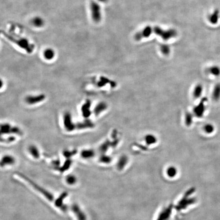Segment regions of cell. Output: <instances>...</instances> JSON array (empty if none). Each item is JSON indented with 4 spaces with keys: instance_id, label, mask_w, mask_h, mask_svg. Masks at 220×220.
I'll list each match as a JSON object with an SVG mask.
<instances>
[{
    "instance_id": "cell-21",
    "label": "cell",
    "mask_w": 220,
    "mask_h": 220,
    "mask_svg": "<svg viewBox=\"0 0 220 220\" xmlns=\"http://www.w3.org/2000/svg\"><path fill=\"white\" fill-rule=\"evenodd\" d=\"M55 52L51 48H48L43 52V56L45 59L48 60H50L54 58L55 57Z\"/></svg>"
},
{
    "instance_id": "cell-11",
    "label": "cell",
    "mask_w": 220,
    "mask_h": 220,
    "mask_svg": "<svg viewBox=\"0 0 220 220\" xmlns=\"http://www.w3.org/2000/svg\"><path fill=\"white\" fill-rule=\"evenodd\" d=\"M67 196V192H63L55 201V204L56 207L59 208L61 209L63 212H66L68 210L67 206L64 204L63 200Z\"/></svg>"
},
{
    "instance_id": "cell-1",
    "label": "cell",
    "mask_w": 220,
    "mask_h": 220,
    "mask_svg": "<svg viewBox=\"0 0 220 220\" xmlns=\"http://www.w3.org/2000/svg\"><path fill=\"white\" fill-rule=\"evenodd\" d=\"M2 34L7 38L8 39L13 42L18 47L25 50L28 53H32L34 50V45L30 43L28 40L24 38L21 37L16 34L8 33L5 31H2Z\"/></svg>"
},
{
    "instance_id": "cell-15",
    "label": "cell",
    "mask_w": 220,
    "mask_h": 220,
    "mask_svg": "<svg viewBox=\"0 0 220 220\" xmlns=\"http://www.w3.org/2000/svg\"><path fill=\"white\" fill-rule=\"evenodd\" d=\"M94 127V124L90 120L86 119L83 121L79 122L76 124V129H90Z\"/></svg>"
},
{
    "instance_id": "cell-6",
    "label": "cell",
    "mask_w": 220,
    "mask_h": 220,
    "mask_svg": "<svg viewBox=\"0 0 220 220\" xmlns=\"http://www.w3.org/2000/svg\"><path fill=\"white\" fill-rule=\"evenodd\" d=\"M90 9L91 12L92 18L96 23L100 22L102 18V13L100 5L94 1H92L90 4Z\"/></svg>"
},
{
    "instance_id": "cell-31",
    "label": "cell",
    "mask_w": 220,
    "mask_h": 220,
    "mask_svg": "<svg viewBox=\"0 0 220 220\" xmlns=\"http://www.w3.org/2000/svg\"><path fill=\"white\" fill-rule=\"evenodd\" d=\"M77 181L76 177L72 175H69L66 177V182L68 183V184L72 185V184H75Z\"/></svg>"
},
{
    "instance_id": "cell-17",
    "label": "cell",
    "mask_w": 220,
    "mask_h": 220,
    "mask_svg": "<svg viewBox=\"0 0 220 220\" xmlns=\"http://www.w3.org/2000/svg\"><path fill=\"white\" fill-rule=\"evenodd\" d=\"M203 88L202 85L200 84H197L195 86L194 88L193 91V95L194 97V99H199L200 97L202 95Z\"/></svg>"
},
{
    "instance_id": "cell-13",
    "label": "cell",
    "mask_w": 220,
    "mask_h": 220,
    "mask_svg": "<svg viewBox=\"0 0 220 220\" xmlns=\"http://www.w3.org/2000/svg\"><path fill=\"white\" fill-rule=\"evenodd\" d=\"M90 107H91V102L90 100L86 101V102L83 105L82 107H81V112H82L83 116L86 118V119H88L91 115Z\"/></svg>"
},
{
    "instance_id": "cell-19",
    "label": "cell",
    "mask_w": 220,
    "mask_h": 220,
    "mask_svg": "<svg viewBox=\"0 0 220 220\" xmlns=\"http://www.w3.org/2000/svg\"><path fill=\"white\" fill-rule=\"evenodd\" d=\"M95 156V151L92 149H85L81 152V156L83 159H88Z\"/></svg>"
},
{
    "instance_id": "cell-35",
    "label": "cell",
    "mask_w": 220,
    "mask_h": 220,
    "mask_svg": "<svg viewBox=\"0 0 220 220\" xmlns=\"http://www.w3.org/2000/svg\"><path fill=\"white\" fill-rule=\"evenodd\" d=\"M99 1L102 2H105L107 1V0H99Z\"/></svg>"
},
{
    "instance_id": "cell-5",
    "label": "cell",
    "mask_w": 220,
    "mask_h": 220,
    "mask_svg": "<svg viewBox=\"0 0 220 220\" xmlns=\"http://www.w3.org/2000/svg\"><path fill=\"white\" fill-rule=\"evenodd\" d=\"M1 134H17L18 135L22 134V131L18 127L13 126L10 124H2L1 126Z\"/></svg>"
},
{
    "instance_id": "cell-23",
    "label": "cell",
    "mask_w": 220,
    "mask_h": 220,
    "mask_svg": "<svg viewBox=\"0 0 220 220\" xmlns=\"http://www.w3.org/2000/svg\"><path fill=\"white\" fill-rule=\"evenodd\" d=\"M205 110L204 100L202 101L196 108H195V113L199 117L202 116Z\"/></svg>"
},
{
    "instance_id": "cell-33",
    "label": "cell",
    "mask_w": 220,
    "mask_h": 220,
    "mask_svg": "<svg viewBox=\"0 0 220 220\" xmlns=\"http://www.w3.org/2000/svg\"><path fill=\"white\" fill-rule=\"evenodd\" d=\"M72 164V161L70 160L69 159H68V160L66 161V162L65 163L64 165L63 166L62 168L61 169V171L62 172H64V171L68 169L69 167L70 166V165Z\"/></svg>"
},
{
    "instance_id": "cell-14",
    "label": "cell",
    "mask_w": 220,
    "mask_h": 220,
    "mask_svg": "<svg viewBox=\"0 0 220 220\" xmlns=\"http://www.w3.org/2000/svg\"><path fill=\"white\" fill-rule=\"evenodd\" d=\"M107 106L106 102H100L96 105L94 109L93 112L95 116H99L101 113L107 109Z\"/></svg>"
},
{
    "instance_id": "cell-12",
    "label": "cell",
    "mask_w": 220,
    "mask_h": 220,
    "mask_svg": "<svg viewBox=\"0 0 220 220\" xmlns=\"http://www.w3.org/2000/svg\"><path fill=\"white\" fill-rule=\"evenodd\" d=\"M72 211L75 213L76 217L78 220H87L86 216L83 211L81 210L79 205L76 204H73L72 205Z\"/></svg>"
},
{
    "instance_id": "cell-29",
    "label": "cell",
    "mask_w": 220,
    "mask_h": 220,
    "mask_svg": "<svg viewBox=\"0 0 220 220\" xmlns=\"http://www.w3.org/2000/svg\"><path fill=\"white\" fill-rule=\"evenodd\" d=\"M203 129H204V132L208 134H210L214 132L215 127H214L213 124H208L204 125V127H203Z\"/></svg>"
},
{
    "instance_id": "cell-16",
    "label": "cell",
    "mask_w": 220,
    "mask_h": 220,
    "mask_svg": "<svg viewBox=\"0 0 220 220\" xmlns=\"http://www.w3.org/2000/svg\"><path fill=\"white\" fill-rule=\"evenodd\" d=\"M15 159L12 156L6 155L2 158L1 161V167L5 166L6 165H12L15 163Z\"/></svg>"
},
{
    "instance_id": "cell-7",
    "label": "cell",
    "mask_w": 220,
    "mask_h": 220,
    "mask_svg": "<svg viewBox=\"0 0 220 220\" xmlns=\"http://www.w3.org/2000/svg\"><path fill=\"white\" fill-rule=\"evenodd\" d=\"M63 124L65 129L67 132H72L76 129V124L73 123L72 115L69 112H66L64 115Z\"/></svg>"
},
{
    "instance_id": "cell-20",
    "label": "cell",
    "mask_w": 220,
    "mask_h": 220,
    "mask_svg": "<svg viewBox=\"0 0 220 220\" xmlns=\"http://www.w3.org/2000/svg\"><path fill=\"white\" fill-rule=\"evenodd\" d=\"M128 163V158L125 156H122L117 163V168L119 170H122L125 167L126 165Z\"/></svg>"
},
{
    "instance_id": "cell-10",
    "label": "cell",
    "mask_w": 220,
    "mask_h": 220,
    "mask_svg": "<svg viewBox=\"0 0 220 220\" xmlns=\"http://www.w3.org/2000/svg\"><path fill=\"white\" fill-rule=\"evenodd\" d=\"M172 208H173L172 205H170L168 206H167V208H164L160 212L156 220H170L171 216V213H172Z\"/></svg>"
},
{
    "instance_id": "cell-2",
    "label": "cell",
    "mask_w": 220,
    "mask_h": 220,
    "mask_svg": "<svg viewBox=\"0 0 220 220\" xmlns=\"http://www.w3.org/2000/svg\"><path fill=\"white\" fill-rule=\"evenodd\" d=\"M194 191L195 189L194 188H191V189L186 191L183 197L181 199V200L179 201L176 206V208L177 210L180 211L181 210H184L189 206L195 203L196 201V199L193 197H190V195L193 194Z\"/></svg>"
},
{
    "instance_id": "cell-25",
    "label": "cell",
    "mask_w": 220,
    "mask_h": 220,
    "mask_svg": "<svg viewBox=\"0 0 220 220\" xmlns=\"http://www.w3.org/2000/svg\"><path fill=\"white\" fill-rule=\"evenodd\" d=\"M145 141L148 145H152L156 143L157 141V138L153 134H148L145 136Z\"/></svg>"
},
{
    "instance_id": "cell-3",
    "label": "cell",
    "mask_w": 220,
    "mask_h": 220,
    "mask_svg": "<svg viewBox=\"0 0 220 220\" xmlns=\"http://www.w3.org/2000/svg\"><path fill=\"white\" fill-rule=\"evenodd\" d=\"M18 176H20V177H22L23 179L25 180L28 183H29L32 186L34 187L35 189H36L37 191H39L40 193H41L46 198L48 199V200L50 201H52V202L55 201V198H54V196L52 195V194L50 193L48 191H47L44 188L39 186L38 184H37L35 183H34L33 181L30 179L29 178L27 177V176H26L25 175H23V174L22 173H18Z\"/></svg>"
},
{
    "instance_id": "cell-27",
    "label": "cell",
    "mask_w": 220,
    "mask_h": 220,
    "mask_svg": "<svg viewBox=\"0 0 220 220\" xmlns=\"http://www.w3.org/2000/svg\"><path fill=\"white\" fill-rule=\"evenodd\" d=\"M208 72L210 75L217 77L220 75V68L218 66H211L208 69Z\"/></svg>"
},
{
    "instance_id": "cell-26",
    "label": "cell",
    "mask_w": 220,
    "mask_h": 220,
    "mask_svg": "<svg viewBox=\"0 0 220 220\" xmlns=\"http://www.w3.org/2000/svg\"><path fill=\"white\" fill-rule=\"evenodd\" d=\"M167 175L170 178H173L176 175L177 173V169L175 167H169L166 170Z\"/></svg>"
},
{
    "instance_id": "cell-18",
    "label": "cell",
    "mask_w": 220,
    "mask_h": 220,
    "mask_svg": "<svg viewBox=\"0 0 220 220\" xmlns=\"http://www.w3.org/2000/svg\"><path fill=\"white\" fill-rule=\"evenodd\" d=\"M29 152L31 155L35 159H38L40 157L39 151L35 145H31L29 147Z\"/></svg>"
},
{
    "instance_id": "cell-30",
    "label": "cell",
    "mask_w": 220,
    "mask_h": 220,
    "mask_svg": "<svg viewBox=\"0 0 220 220\" xmlns=\"http://www.w3.org/2000/svg\"><path fill=\"white\" fill-rule=\"evenodd\" d=\"M112 161V159L109 156H107L105 154H103L100 156L99 158V161L101 163H105V164H109Z\"/></svg>"
},
{
    "instance_id": "cell-24",
    "label": "cell",
    "mask_w": 220,
    "mask_h": 220,
    "mask_svg": "<svg viewBox=\"0 0 220 220\" xmlns=\"http://www.w3.org/2000/svg\"><path fill=\"white\" fill-rule=\"evenodd\" d=\"M219 14V11L218 9H216L213 14H211L209 16V22H210V23L213 25H215L217 23L218 20Z\"/></svg>"
},
{
    "instance_id": "cell-8",
    "label": "cell",
    "mask_w": 220,
    "mask_h": 220,
    "mask_svg": "<svg viewBox=\"0 0 220 220\" xmlns=\"http://www.w3.org/2000/svg\"><path fill=\"white\" fill-rule=\"evenodd\" d=\"M46 98L45 95L43 94H40L38 95H30L27 96L25 99V102L29 105H34L39 104L43 102Z\"/></svg>"
},
{
    "instance_id": "cell-9",
    "label": "cell",
    "mask_w": 220,
    "mask_h": 220,
    "mask_svg": "<svg viewBox=\"0 0 220 220\" xmlns=\"http://www.w3.org/2000/svg\"><path fill=\"white\" fill-rule=\"evenodd\" d=\"M153 32V29L151 26H147L143 29L142 30L140 31L135 35L134 39L136 40H140L148 38L151 36V34H152Z\"/></svg>"
},
{
    "instance_id": "cell-4",
    "label": "cell",
    "mask_w": 220,
    "mask_h": 220,
    "mask_svg": "<svg viewBox=\"0 0 220 220\" xmlns=\"http://www.w3.org/2000/svg\"><path fill=\"white\" fill-rule=\"evenodd\" d=\"M153 31L155 34L164 40H168L172 38L175 37L177 36V32L174 29H169L168 30H165L159 27H154L153 29Z\"/></svg>"
},
{
    "instance_id": "cell-28",
    "label": "cell",
    "mask_w": 220,
    "mask_h": 220,
    "mask_svg": "<svg viewBox=\"0 0 220 220\" xmlns=\"http://www.w3.org/2000/svg\"><path fill=\"white\" fill-rule=\"evenodd\" d=\"M32 23L36 27H41L43 25L44 22L43 20L39 17H36L33 20Z\"/></svg>"
},
{
    "instance_id": "cell-34",
    "label": "cell",
    "mask_w": 220,
    "mask_h": 220,
    "mask_svg": "<svg viewBox=\"0 0 220 220\" xmlns=\"http://www.w3.org/2000/svg\"><path fill=\"white\" fill-rule=\"evenodd\" d=\"M75 151H65L64 152V156L67 158H69L73 156L74 154H75Z\"/></svg>"
},
{
    "instance_id": "cell-22",
    "label": "cell",
    "mask_w": 220,
    "mask_h": 220,
    "mask_svg": "<svg viewBox=\"0 0 220 220\" xmlns=\"http://www.w3.org/2000/svg\"><path fill=\"white\" fill-rule=\"evenodd\" d=\"M213 99L215 101H218L220 99V84H218L215 86L213 92Z\"/></svg>"
},
{
    "instance_id": "cell-32",
    "label": "cell",
    "mask_w": 220,
    "mask_h": 220,
    "mask_svg": "<svg viewBox=\"0 0 220 220\" xmlns=\"http://www.w3.org/2000/svg\"><path fill=\"white\" fill-rule=\"evenodd\" d=\"M161 50L162 53L165 55H167L170 53V48L168 45H163L161 46Z\"/></svg>"
}]
</instances>
